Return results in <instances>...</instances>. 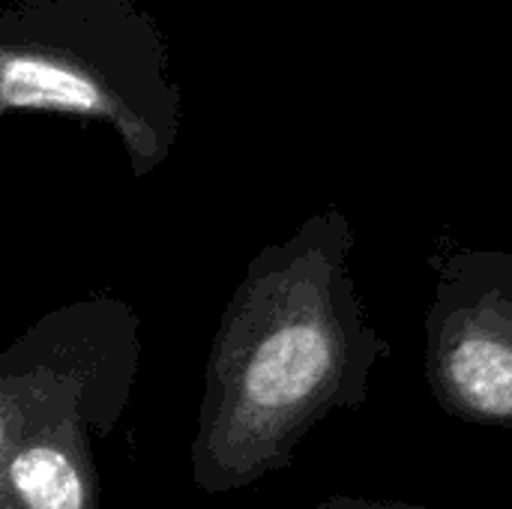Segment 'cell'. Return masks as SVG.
I'll use <instances>...</instances> for the list:
<instances>
[{"instance_id":"obj_6","label":"cell","mask_w":512,"mask_h":509,"mask_svg":"<svg viewBox=\"0 0 512 509\" xmlns=\"http://www.w3.org/2000/svg\"><path fill=\"white\" fill-rule=\"evenodd\" d=\"M312 509H429L423 504H408V501H381V498H351V495H339V498H327Z\"/></svg>"},{"instance_id":"obj_4","label":"cell","mask_w":512,"mask_h":509,"mask_svg":"<svg viewBox=\"0 0 512 509\" xmlns=\"http://www.w3.org/2000/svg\"><path fill=\"white\" fill-rule=\"evenodd\" d=\"M432 270L429 393L453 420L512 432V252L447 243Z\"/></svg>"},{"instance_id":"obj_5","label":"cell","mask_w":512,"mask_h":509,"mask_svg":"<svg viewBox=\"0 0 512 509\" xmlns=\"http://www.w3.org/2000/svg\"><path fill=\"white\" fill-rule=\"evenodd\" d=\"M93 432L60 423L0 462V509H99Z\"/></svg>"},{"instance_id":"obj_3","label":"cell","mask_w":512,"mask_h":509,"mask_svg":"<svg viewBox=\"0 0 512 509\" xmlns=\"http://www.w3.org/2000/svg\"><path fill=\"white\" fill-rule=\"evenodd\" d=\"M141 372V315L111 294L51 309L0 351V462L24 441L84 423L108 438Z\"/></svg>"},{"instance_id":"obj_2","label":"cell","mask_w":512,"mask_h":509,"mask_svg":"<svg viewBox=\"0 0 512 509\" xmlns=\"http://www.w3.org/2000/svg\"><path fill=\"white\" fill-rule=\"evenodd\" d=\"M78 18L66 27L42 3L0 24V114L45 111L117 129L138 177L159 168L177 138L180 93L162 51H99Z\"/></svg>"},{"instance_id":"obj_1","label":"cell","mask_w":512,"mask_h":509,"mask_svg":"<svg viewBox=\"0 0 512 509\" xmlns=\"http://www.w3.org/2000/svg\"><path fill=\"white\" fill-rule=\"evenodd\" d=\"M354 246L351 219L324 207L249 261L204 366L189 447L192 483L204 495L288 471L327 417L369 402L372 372L393 342L366 315L351 273Z\"/></svg>"}]
</instances>
